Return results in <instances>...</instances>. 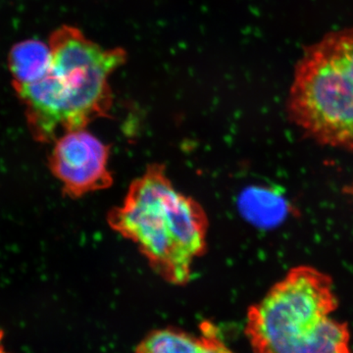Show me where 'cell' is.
I'll list each match as a JSON object with an SVG mask.
<instances>
[{
    "label": "cell",
    "instance_id": "cell-5",
    "mask_svg": "<svg viewBox=\"0 0 353 353\" xmlns=\"http://www.w3.org/2000/svg\"><path fill=\"white\" fill-rule=\"evenodd\" d=\"M110 148L85 129L62 134L53 141L48 163L65 196L80 199L113 185Z\"/></svg>",
    "mask_w": 353,
    "mask_h": 353
},
{
    "label": "cell",
    "instance_id": "cell-10",
    "mask_svg": "<svg viewBox=\"0 0 353 353\" xmlns=\"http://www.w3.org/2000/svg\"><path fill=\"white\" fill-rule=\"evenodd\" d=\"M345 192H347L348 196H352L353 199V183L345 189Z\"/></svg>",
    "mask_w": 353,
    "mask_h": 353
},
{
    "label": "cell",
    "instance_id": "cell-2",
    "mask_svg": "<svg viewBox=\"0 0 353 353\" xmlns=\"http://www.w3.org/2000/svg\"><path fill=\"white\" fill-rule=\"evenodd\" d=\"M108 223L172 285H187L194 262L208 250L205 211L176 190L162 164L150 165L132 181L122 203L109 211Z\"/></svg>",
    "mask_w": 353,
    "mask_h": 353
},
{
    "label": "cell",
    "instance_id": "cell-6",
    "mask_svg": "<svg viewBox=\"0 0 353 353\" xmlns=\"http://www.w3.org/2000/svg\"><path fill=\"white\" fill-rule=\"evenodd\" d=\"M136 353H234L214 334H196L183 330L165 328L148 334Z\"/></svg>",
    "mask_w": 353,
    "mask_h": 353
},
{
    "label": "cell",
    "instance_id": "cell-7",
    "mask_svg": "<svg viewBox=\"0 0 353 353\" xmlns=\"http://www.w3.org/2000/svg\"><path fill=\"white\" fill-rule=\"evenodd\" d=\"M50 59L48 43L27 39L14 46L8 55V68L14 90L34 82L43 75Z\"/></svg>",
    "mask_w": 353,
    "mask_h": 353
},
{
    "label": "cell",
    "instance_id": "cell-3",
    "mask_svg": "<svg viewBox=\"0 0 353 353\" xmlns=\"http://www.w3.org/2000/svg\"><path fill=\"white\" fill-rule=\"evenodd\" d=\"M338 307L331 276L296 266L248 309L246 336L254 353H352L348 325L331 317Z\"/></svg>",
    "mask_w": 353,
    "mask_h": 353
},
{
    "label": "cell",
    "instance_id": "cell-4",
    "mask_svg": "<svg viewBox=\"0 0 353 353\" xmlns=\"http://www.w3.org/2000/svg\"><path fill=\"white\" fill-rule=\"evenodd\" d=\"M287 112L316 143L353 150V26L305 48L294 69Z\"/></svg>",
    "mask_w": 353,
    "mask_h": 353
},
{
    "label": "cell",
    "instance_id": "cell-8",
    "mask_svg": "<svg viewBox=\"0 0 353 353\" xmlns=\"http://www.w3.org/2000/svg\"><path fill=\"white\" fill-rule=\"evenodd\" d=\"M285 202L282 197L261 188L245 190L241 197L240 208L246 219L259 226H273L285 215Z\"/></svg>",
    "mask_w": 353,
    "mask_h": 353
},
{
    "label": "cell",
    "instance_id": "cell-9",
    "mask_svg": "<svg viewBox=\"0 0 353 353\" xmlns=\"http://www.w3.org/2000/svg\"><path fill=\"white\" fill-rule=\"evenodd\" d=\"M2 341H3V334H2V332L0 331V353H9L6 350V347H4Z\"/></svg>",
    "mask_w": 353,
    "mask_h": 353
},
{
    "label": "cell",
    "instance_id": "cell-1",
    "mask_svg": "<svg viewBox=\"0 0 353 353\" xmlns=\"http://www.w3.org/2000/svg\"><path fill=\"white\" fill-rule=\"evenodd\" d=\"M48 46L50 63L43 75L15 90L39 143H53L108 117L113 104L109 79L127 57L122 48H102L71 26L53 32Z\"/></svg>",
    "mask_w": 353,
    "mask_h": 353
}]
</instances>
